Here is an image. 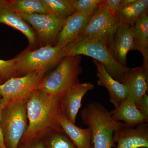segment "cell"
<instances>
[{
	"mask_svg": "<svg viewBox=\"0 0 148 148\" xmlns=\"http://www.w3.org/2000/svg\"><path fill=\"white\" fill-rule=\"evenodd\" d=\"M61 96H49L38 89L33 92L27 102L28 126L19 143L42 138L51 130H62L58 120Z\"/></svg>",
	"mask_w": 148,
	"mask_h": 148,
	"instance_id": "cell-1",
	"label": "cell"
},
{
	"mask_svg": "<svg viewBox=\"0 0 148 148\" xmlns=\"http://www.w3.org/2000/svg\"><path fill=\"white\" fill-rule=\"evenodd\" d=\"M64 49L66 56L83 55L99 61L112 77L122 84L131 69L116 60L107 39L74 40L65 45Z\"/></svg>",
	"mask_w": 148,
	"mask_h": 148,
	"instance_id": "cell-2",
	"label": "cell"
},
{
	"mask_svg": "<svg viewBox=\"0 0 148 148\" xmlns=\"http://www.w3.org/2000/svg\"><path fill=\"white\" fill-rule=\"evenodd\" d=\"M83 124L90 129L93 148H112L114 146V132L123 127V123L115 121L110 112L102 104L92 101L80 112Z\"/></svg>",
	"mask_w": 148,
	"mask_h": 148,
	"instance_id": "cell-3",
	"label": "cell"
},
{
	"mask_svg": "<svg viewBox=\"0 0 148 148\" xmlns=\"http://www.w3.org/2000/svg\"><path fill=\"white\" fill-rule=\"evenodd\" d=\"M81 60V55L65 56L55 70L45 75L37 89L49 96H61L79 83V76L82 72Z\"/></svg>",
	"mask_w": 148,
	"mask_h": 148,
	"instance_id": "cell-4",
	"label": "cell"
},
{
	"mask_svg": "<svg viewBox=\"0 0 148 148\" xmlns=\"http://www.w3.org/2000/svg\"><path fill=\"white\" fill-rule=\"evenodd\" d=\"M65 46L62 44L47 45L24 51L14 58L18 76L35 71L45 73L58 66L66 56Z\"/></svg>",
	"mask_w": 148,
	"mask_h": 148,
	"instance_id": "cell-5",
	"label": "cell"
},
{
	"mask_svg": "<svg viewBox=\"0 0 148 148\" xmlns=\"http://www.w3.org/2000/svg\"><path fill=\"white\" fill-rule=\"evenodd\" d=\"M45 73L31 72L22 76L12 78L0 84V96L3 109L10 104L27 103Z\"/></svg>",
	"mask_w": 148,
	"mask_h": 148,
	"instance_id": "cell-6",
	"label": "cell"
},
{
	"mask_svg": "<svg viewBox=\"0 0 148 148\" xmlns=\"http://www.w3.org/2000/svg\"><path fill=\"white\" fill-rule=\"evenodd\" d=\"M27 126V103L10 104L3 109L2 127L7 148H18Z\"/></svg>",
	"mask_w": 148,
	"mask_h": 148,
	"instance_id": "cell-7",
	"label": "cell"
},
{
	"mask_svg": "<svg viewBox=\"0 0 148 148\" xmlns=\"http://www.w3.org/2000/svg\"><path fill=\"white\" fill-rule=\"evenodd\" d=\"M18 14L34 30L40 47L55 45L56 37L65 19L51 13Z\"/></svg>",
	"mask_w": 148,
	"mask_h": 148,
	"instance_id": "cell-8",
	"label": "cell"
},
{
	"mask_svg": "<svg viewBox=\"0 0 148 148\" xmlns=\"http://www.w3.org/2000/svg\"><path fill=\"white\" fill-rule=\"evenodd\" d=\"M119 22L115 14L104 9H99L90 17L82 32L74 40L108 39Z\"/></svg>",
	"mask_w": 148,
	"mask_h": 148,
	"instance_id": "cell-9",
	"label": "cell"
},
{
	"mask_svg": "<svg viewBox=\"0 0 148 148\" xmlns=\"http://www.w3.org/2000/svg\"><path fill=\"white\" fill-rule=\"evenodd\" d=\"M114 57L122 66L127 67V56L130 51L136 50L131 27L119 22L108 38Z\"/></svg>",
	"mask_w": 148,
	"mask_h": 148,
	"instance_id": "cell-10",
	"label": "cell"
},
{
	"mask_svg": "<svg viewBox=\"0 0 148 148\" xmlns=\"http://www.w3.org/2000/svg\"><path fill=\"white\" fill-rule=\"evenodd\" d=\"M113 140L116 148H148V124L133 127L124 126L114 132Z\"/></svg>",
	"mask_w": 148,
	"mask_h": 148,
	"instance_id": "cell-11",
	"label": "cell"
},
{
	"mask_svg": "<svg viewBox=\"0 0 148 148\" xmlns=\"http://www.w3.org/2000/svg\"><path fill=\"white\" fill-rule=\"evenodd\" d=\"M0 23L18 30L25 35L29 41L30 48L40 46L34 30L12 8L7 0H0Z\"/></svg>",
	"mask_w": 148,
	"mask_h": 148,
	"instance_id": "cell-12",
	"label": "cell"
},
{
	"mask_svg": "<svg viewBox=\"0 0 148 148\" xmlns=\"http://www.w3.org/2000/svg\"><path fill=\"white\" fill-rule=\"evenodd\" d=\"M93 88L94 86L91 83L79 82L69 88L61 96V110L73 123H75L83 98L86 92Z\"/></svg>",
	"mask_w": 148,
	"mask_h": 148,
	"instance_id": "cell-13",
	"label": "cell"
},
{
	"mask_svg": "<svg viewBox=\"0 0 148 148\" xmlns=\"http://www.w3.org/2000/svg\"><path fill=\"white\" fill-rule=\"evenodd\" d=\"M93 63L97 69L96 75L98 78L97 84L107 88L110 95V102L115 108H117L122 101L127 97V88L124 84L112 77L103 64L95 59H93Z\"/></svg>",
	"mask_w": 148,
	"mask_h": 148,
	"instance_id": "cell-14",
	"label": "cell"
},
{
	"mask_svg": "<svg viewBox=\"0 0 148 148\" xmlns=\"http://www.w3.org/2000/svg\"><path fill=\"white\" fill-rule=\"evenodd\" d=\"M148 71L143 66L130 69L123 84L127 88V98L138 106L148 89Z\"/></svg>",
	"mask_w": 148,
	"mask_h": 148,
	"instance_id": "cell-15",
	"label": "cell"
},
{
	"mask_svg": "<svg viewBox=\"0 0 148 148\" xmlns=\"http://www.w3.org/2000/svg\"><path fill=\"white\" fill-rule=\"evenodd\" d=\"M91 16L76 11L64 20L56 40V45H66L71 42L82 32Z\"/></svg>",
	"mask_w": 148,
	"mask_h": 148,
	"instance_id": "cell-16",
	"label": "cell"
},
{
	"mask_svg": "<svg viewBox=\"0 0 148 148\" xmlns=\"http://www.w3.org/2000/svg\"><path fill=\"white\" fill-rule=\"evenodd\" d=\"M110 113L115 121L123 122L125 127H135L148 122V119L139 111L134 102L127 97Z\"/></svg>",
	"mask_w": 148,
	"mask_h": 148,
	"instance_id": "cell-17",
	"label": "cell"
},
{
	"mask_svg": "<svg viewBox=\"0 0 148 148\" xmlns=\"http://www.w3.org/2000/svg\"><path fill=\"white\" fill-rule=\"evenodd\" d=\"M58 123L77 148H93L92 134L88 127L82 128L78 127L67 118L61 111L58 114Z\"/></svg>",
	"mask_w": 148,
	"mask_h": 148,
	"instance_id": "cell-18",
	"label": "cell"
},
{
	"mask_svg": "<svg viewBox=\"0 0 148 148\" xmlns=\"http://www.w3.org/2000/svg\"><path fill=\"white\" fill-rule=\"evenodd\" d=\"M136 50L139 51L143 56V67L148 71V15L145 13L131 27Z\"/></svg>",
	"mask_w": 148,
	"mask_h": 148,
	"instance_id": "cell-19",
	"label": "cell"
},
{
	"mask_svg": "<svg viewBox=\"0 0 148 148\" xmlns=\"http://www.w3.org/2000/svg\"><path fill=\"white\" fill-rule=\"evenodd\" d=\"M148 0H135L131 4L122 8L115 14L119 21L133 27L139 18L148 12Z\"/></svg>",
	"mask_w": 148,
	"mask_h": 148,
	"instance_id": "cell-20",
	"label": "cell"
},
{
	"mask_svg": "<svg viewBox=\"0 0 148 148\" xmlns=\"http://www.w3.org/2000/svg\"><path fill=\"white\" fill-rule=\"evenodd\" d=\"M9 4L18 14L50 13L41 0H9Z\"/></svg>",
	"mask_w": 148,
	"mask_h": 148,
	"instance_id": "cell-21",
	"label": "cell"
},
{
	"mask_svg": "<svg viewBox=\"0 0 148 148\" xmlns=\"http://www.w3.org/2000/svg\"><path fill=\"white\" fill-rule=\"evenodd\" d=\"M49 13L66 19L75 12L72 0H41Z\"/></svg>",
	"mask_w": 148,
	"mask_h": 148,
	"instance_id": "cell-22",
	"label": "cell"
},
{
	"mask_svg": "<svg viewBox=\"0 0 148 148\" xmlns=\"http://www.w3.org/2000/svg\"><path fill=\"white\" fill-rule=\"evenodd\" d=\"M42 138L47 148H77L63 130H51Z\"/></svg>",
	"mask_w": 148,
	"mask_h": 148,
	"instance_id": "cell-23",
	"label": "cell"
},
{
	"mask_svg": "<svg viewBox=\"0 0 148 148\" xmlns=\"http://www.w3.org/2000/svg\"><path fill=\"white\" fill-rule=\"evenodd\" d=\"M101 0H72L76 11L91 16L98 10Z\"/></svg>",
	"mask_w": 148,
	"mask_h": 148,
	"instance_id": "cell-24",
	"label": "cell"
},
{
	"mask_svg": "<svg viewBox=\"0 0 148 148\" xmlns=\"http://www.w3.org/2000/svg\"><path fill=\"white\" fill-rule=\"evenodd\" d=\"M18 77L15 58L6 61L0 59V77L3 80Z\"/></svg>",
	"mask_w": 148,
	"mask_h": 148,
	"instance_id": "cell-25",
	"label": "cell"
},
{
	"mask_svg": "<svg viewBox=\"0 0 148 148\" xmlns=\"http://www.w3.org/2000/svg\"><path fill=\"white\" fill-rule=\"evenodd\" d=\"M134 1L135 0H101L99 9H104L115 14L121 9Z\"/></svg>",
	"mask_w": 148,
	"mask_h": 148,
	"instance_id": "cell-26",
	"label": "cell"
},
{
	"mask_svg": "<svg viewBox=\"0 0 148 148\" xmlns=\"http://www.w3.org/2000/svg\"><path fill=\"white\" fill-rule=\"evenodd\" d=\"M18 148H47L43 138H37L24 143H19Z\"/></svg>",
	"mask_w": 148,
	"mask_h": 148,
	"instance_id": "cell-27",
	"label": "cell"
},
{
	"mask_svg": "<svg viewBox=\"0 0 148 148\" xmlns=\"http://www.w3.org/2000/svg\"><path fill=\"white\" fill-rule=\"evenodd\" d=\"M137 107L142 114L148 119V95L147 93L143 95Z\"/></svg>",
	"mask_w": 148,
	"mask_h": 148,
	"instance_id": "cell-28",
	"label": "cell"
},
{
	"mask_svg": "<svg viewBox=\"0 0 148 148\" xmlns=\"http://www.w3.org/2000/svg\"><path fill=\"white\" fill-rule=\"evenodd\" d=\"M3 109L1 97L0 96V148H7L4 143L2 127V115Z\"/></svg>",
	"mask_w": 148,
	"mask_h": 148,
	"instance_id": "cell-29",
	"label": "cell"
},
{
	"mask_svg": "<svg viewBox=\"0 0 148 148\" xmlns=\"http://www.w3.org/2000/svg\"><path fill=\"white\" fill-rule=\"evenodd\" d=\"M3 80L0 77V84H1L3 82Z\"/></svg>",
	"mask_w": 148,
	"mask_h": 148,
	"instance_id": "cell-30",
	"label": "cell"
}]
</instances>
